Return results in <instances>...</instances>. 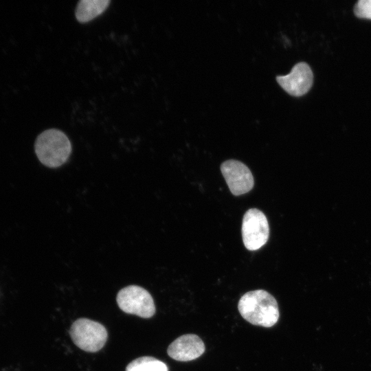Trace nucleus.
<instances>
[{
  "instance_id": "nucleus-4",
  "label": "nucleus",
  "mask_w": 371,
  "mask_h": 371,
  "mask_svg": "<svg viewBox=\"0 0 371 371\" xmlns=\"http://www.w3.org/2000/svg\"><path fill=\"white\" fill-rule=\"evenodd\" d=\"M116 302L124 313L142 318H150L156 311L153 297L148 291L137 285L127 286L120 290Z\"/></svg>"
},
{
  "instance_id": "nucleus-2",
  "label": "nucleus",
  "mask_w": 371,
  "mask_h": 371,
  "mask_svg": "<svg viewBox=\"0 0 371 371\" xmlns=\"http://www.w3.org/2000/svg\"><path fill=\"white\" fill-rule=\"evenodd\" d=\"M34 148L39 161L49 168H57L65 164L71 152L67 136L56 128L42 132L36 139Z\"/></svg>"
},
{
  "instance_id": "nucleus-11",
  "label": "nucleus",
  "mask_w": 371,
  "mask_h": 371,
  "mask_svg": "<svg viewBox=\"0 0 371 371\" xmlns=\"http://www.w3.org/2000/svg\"><path fill=\"white\" fill-rule=\"evenodd\" d=\"M354 12L361 19H371V0H359L355 5Z\"/></svg>"
},
{
  "instance_id": "nucleus-1",
  "label": "nucleus",
  "mask_w": 371,
  "mask_h": 371,
  "mask_svg": "<svg viewBox=\"0 0 371 371\" xmlns=\"http://www.w3.org/2000/svg\"><path fill=\"white\" fill-rule=\"evenodd\" d=\"M238 309L246 321L265 328L274 326L280 316L276 300L262 289L245 293L238 301Z\"/></svg>"
},
{
  "instance_id": "nucleus-10",
  "label": "nucleus",
  "mask_w": 371,
  "mask_h": 371,
  "mask_svg": "<svg viewBox=\"0 0 371 371\" xmlns=\"http://www.w3.org/2000/svg\"><path fill=\"white\" fill-rule=\"evenodd\" d=\"M125 371H168L167 365L150 356L140 357L131 361Z\"/></svg>"
},
{
  "instance_id": "nucleus-3",
  "label": "nucleus",
  "mask_w": 371,
  "mask_h": 371,
  "mask_svg": "<svg viewBox=\"0 0 371 371\" xmlns=\"http://www.w3.org/2000/svg\"><path fill=\"white\" fill-rule=\"evenodd\" d=\"M69 335L77 347L90 352L101 350L108 338L107 330L102 324L87 318L74 321L70 327Z\"/></svg>"
},
{
  "instance_id": "nucleus-8",
  "label": "nucleus",
  "mask_w": 371,
  "mask_h": 371,
  "mask_svg": "<svg viewBox=\"0 0 371 371\" xmlns=\"http://www.w3.org/2000/svg\"><path fill=\"white\" fill-rule=\"evenodd\" d=\"M205 350V344L198 335L186 334L175 339L168 346L167 353L176 361H189L201 357Z\"/></svg>"
},
{
  "instance_id": "nucleus-5",
  "label": "nucleus",
  "mask_w": 371,
  "mask_h": 371,
  "mask_svg": "<svg viewBox=\"0 0 371 371\" xmlns=\"http://www.w3.org/2000/svg\"><path fill=\"white\" fill-rule=\"evenodd\" d=\"M269 235V223L264 213L256 208L248 210L243 216L242 223L245 247L250 251L257 250L266 244Z\"/></svg>"
},
{
  "instance_id": "nucleus-9",
  "label": "nucleus",
  "mask_w": 371,
  "mask_h": 371,
  "mask_svg": "<svg viewBox=\"0 0 371 371\" xmlns=\"http://www.w3.org/2000/svg\"><path fill=\"white\" fill-rule=\"evenodd\" d=\"M110 0H80L76 8V17L81 23H86L102 13Z\"/></svg>"
},
{
  "instance_id": "nucleus-6",
  "label": "nucleus",
  "mask_w": 371,
  "mask_h": 371,
  "mask_svg": "<svg viewBox=\"0 0 371 371\" xmlns=\"http://www.w3.org/2000/svg\"><path fill=\"white\" fill-rule=\"evenodd\" d=\"M225 181L235 196L249 192L254 187V179L249 168L240 161L229 159L221 166Z\"/></svg>"
},
{
  "instance_id": "nucleus-7",
  "label": "nucleus",
  "mask_w": 371,
  "mask_h": 371,
  "mask_svg": "<svg viewBox=\"0 0 371 371\" xmlns=\"http://www.w3.org/2000/svg\"><path fill=\"white\" fill-rule=\"evenodd\" d=\"M276 80L286 92L299 97L306 94L311 88L313 74L307 63L300 62L293 67L289 74L278 76Z\"/></svg>"
}]
</instances>
